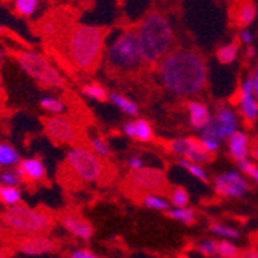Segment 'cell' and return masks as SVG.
<instances>
[{
  "label": "cell",
  "mask_w": 258,
  "mask_h": 258,
  "mask_svg": "<svg viewBox=\"0 0 258 258\" xmlns=\"http://www.w3.org/2000/svg\"><path fill=\"white\" fill-rule=\"evenodd\" d=\"M187 111H189V118H190V124L194 129H205L212 120L209 108L202 102H189Z\"/></svg>",
  "instance_id": "cell-17"
},
{
  "label": "cell",
  "mask_w": 258,
  "mask_h": 258,
  "mask_svg": "<svg viewBox=\"0 0 258 258\" xmlns=\"http://www.w3.org/2000/svg\"><path fill=\"white\" fill-rule=\"evenodd\" d=\"M200 142H202V145L205 146V149H206L208 152H211V154L217 152L218 148H220V140L212 139V137H205V136H202Z\"/></svg>",
  "instance_id": "cell-38"
},
{
  "label": "cell",
  "mask_w": 258,
  "mask_h": 258,
  "mask_svg": "<svg viewBox=\"0 0 258 258\" xmlns=\"http://www.w3.org/2000/svg\"><path fill=\"white\" fill-rule=\"evenodd\" d=\"M23 157L17 151L16 146H13L8 142H0V168L2 169H10V168H17Z\"/></svg>",
  "instance_id": "cell-18"
},
{
  "label": "cell",
  "mask_w": 258,
  "mask_h": 258,
  "mask_svg": "<svg viewBox=\"0 0 258 258\" xmlns=\"http://www.w3.org/2000/svg\"><path fill=\"white\" fill-rule=\"evenodd\" d=\"M108 68L114 73L127 74L139 71L145 61L136 31H121L105 49Z\"/></svg>",
  "instance_id": "cell-5"
},
{
  "label": "cell",
  "mask_w": 258,
  "mask_h": 258,
  "mask_svg": "<svg viewBox=\"0 0 258 258\" xmlns=\"http://www.w3.org/2000/svg\"><path fill=\"white\" fill-rule=\"evenodd\" d=\"M43 127L49 140L55 145L73 148L82 143V129L68 115H49L43 120Z\"/></svg>",
  "instance_id": "cell-9"
},
{
  "label": "cell",
  "mask_w": 258,
  "mask_h": 258,
  "mask_svg": "<svg viewBox=\"0 0 258 258\" xmlns=\"http://www.w3.org/2000/svg\"><path fill=\"white\" fill-rule=\"evenodd\" d=\"M57 31H58V23L54 22V20H46L42 23V32H43V36L46 37H52L57 34Z\"/></svg>",
  "instance_id": "cell-37"
},
{
  "label": "cell",
  "mask_w": 258,
  "mask_h": 258,
  "mask_svg": "<svg viewBox=\"0 0 258 258\" xmlns=\"http://www.w3.org/2000/svg\"><path fill=\"white\" fill-rule=\"evenodd\" d=\"M238 166H240V169H241L243 172H246L249 177H253V174H255V171H256V166H255L253 163H250V161H249L247 158L240 160V161H238Z\"/></svg>",
  "instance_id": "cell-40"
},
{
  "label": "cell",
  "mask_w": 258,
  "mask_h": 258,
  "mask_svg": "<svg viewBox=\"0 0 258 258\" xmlns=\"http://www.w3.org/2000/svg\"><path fill=\"white\" fill-rule=\"evenodd\" d=\"M237 252H238V249H237L232 243H229V241H220V243H218V253H220L221 256L232 258V256L237 255Z\"/></svg>",
  "instance_id": "cell-36"
},
{
  "label": "cell",
  "mask_w": 258,
  "mask_h": 258,
  "mask_svg": "<svg viewBox=\"0 0 258 258\" xmlns=\"http://www.w3.org/2000/svg\"><path fill=\"white\" fill-rule=\"evenodd\" d=\"M180 166H183L189 174H192L194 177H197L203 183H208V175H206V172L203 171V168L200 165H196V163H192V161H187L184 158V160H180Z\"/></svg>",
  "instance_id": "cell-33"
},
{
  "label": "cell",
  "mask_w": 258,
  "mask_h": 258,
  "mask_svg": "<svg viewBox=\"0 0 258 258\" xmlns=\"http://www.w3.org/2000/svg\"><path fill=\"white\" fill-rule=\"evenodd\" d=\"M2 57H4V52H2V49H0V64H2Z\"/></svg>",
  "instance_id": "cell-51"
},
{
  "label": "cell",
  "mask_w": 258,
  "mask_h": 258,
  "mask_svg": "<svg viewBox=\"0 0 258 258\" xmlns=\"http://www.w3.org/2000/svg\"><path fill=\"white\" fill-rule=\"evenodd\" d=\"M19 68L36 83L43 88L63 89L67 86V77L55 64L42 52L32 49H22L16 54Z\"/></svg>",
  "instance_id": "cell-6"
},
{
  "label": "cell",
  "mask_w": 258,
  "mask_h": 258,
  "mask_svg": "<svg viewBox=\"0 0 258 258\" xmlns=\"http://www.w3.org/2000/svg\"><path fill=\"white\" fill-rule=\"evenodd\" d=\"M4 32H5V26H4V25H0V36H2Z\"/></svg>",
  "instance_id": "cell-48"
},
{
  "label": "cell",
  "mask_w": 258,
  "mask_h": 258,
  "mask_svg": "<svg viewBox=\"0 0 258 258\" xmlns=\"http://www.w3.org/2000/svg\"><path fill=\"white\" fill-rule=\"evenodd\" d=\"M0 203L7 208L22 205L20 187H11V186H4V184L0 186Z\"/></svg>",
  "instance_id": "cell-23"
},
{
  "label": "cell",
  "mask_w": 258,
  "mask_h": 258,
  "mask_svg": "<svg viewBox=\"0 0 258 258\" xmlns=\"http://www.w3.org/2000/svg\"><path fill=\"white\" fill-rule=\"evenodd\" d=\"M211 231L218 234V235H223V237H229V238H238L240 237V232L237 229L228 228V226H223V224H218V223L211 224Z\"/></svg>",
  "instance_id": "cell-34"
},
{
  "label": "cell",
  "mask_w": 258,
  "mask_h": 258,
  "mask_svg": "<svg viewBox=\"0 0 258 258\" xmlns=\"http://www.w3.org/2000/svg\"><path fill=\"white\" fill-rule=\"evenodd\" d=\"M39 106L42 111H45L49 115H67V111H68V106L64 103V100L51 94H46L42 97L39 100Z\"/></svg>",
  "instance_id": "cell-20"
},
{
  "label": "cell",
  "mask_w": 258,
  "mask_h": 258,
  "mask_svg": "<svg viewBox=\"0 0 258 258\" xmlns=\"http://www.w3.org/2000/svg\"><path fill=\"white\" fill-rule=\"evenodd\" d=\"M14 10L22 17L34 16L40 7V0H13Z\"/></svg>",
  "instance_id": "cell-25"
},
{
  "label": "cell",
  "mask_w": 258,
  "mask_h": 258,
  "mask_svg": "<svg viewBox=\"0 0 258 258\" xmlns=\"http://www.w3.org/2000/svg\"><path fill=\"white\" fill-rule=\"evenodd\" d=\"M232 258H240V256H232Z\"/></svg>",
  "instance_id": "cell-53"
},
{
  "label": "cell",
  "mask_w": 258,
  "mask_h": 258,
  "mask_svg": "<svg viewBox=\"0 0 258 258\" xmlns=\"http://www.w3.org/2000/svg\"><path fill=\"white\" fill-rule=\"evenodd\" d=\"M136 127H137V140L139 142L148 143L154 139V131L146 120H143V118L136 120Z\"/></svg>",
  "instance_id": "cell-31"
},
{
  "label": "cell",
  "mask_w": 258,
  "mask_h": 258,
  "mask_svg": "<svg viewBox=\"0 0 258 258\" xmlns=\"http://www.w3.org/2000/svg\"><path fill=\"white\" fill-rule=\"evenodd\" d=\"M208 63L205 55L190 48L172 49L158 63L163 86L178 97H192L208 86Z\"/></svg>",
  "instance_id": "cell-1"
},
{
  "label": "cell",
  "mask_w": 258,
  "mask_h": 258,
  "mask_svg": "<svg viewBox=\"0 0 258 258\" xmlns=\"http://www.w3.org/2000/svg\"><path fill=\"white\" fill-rule=\"evenodd\" d=\"M127 168L131 169V171H139L143 168V160L139 157V155H134L127 160Z\"/></svg>",
  "instance_id": "cell-42"
},
{
  "label": "cell",
  "mask_w": 258,
  "mask_h": 258,
  "mask_svg": "<svg viewBox=\"0 0 258 258\" xmlns=\"http://www.w3.org/2000/svg\"><path fill=\"white\" fill-rule=\"evenodd\" d=\"M0 186H2V181H0Z\"/></svg>",
  "instance_id": "cell-55"
},
{
  "label": "cell",
  "mask_w": 258,
  "mask_h": 258,
  "mask_svg": "<svg viewBox=\"0 0 258 258\" xmlns=\"http://www.w3.org/2000/svg\"><path fill=\"white\" fill-rule=\"evenodd\" d=\"M123 133L129 137L137 140V127H136V121H126L123 124Z\"/></svg>",
  "instance_id": "cell-41"
},
{
  "label": "cell",
  "mask_w": 258,
  "mask_h": 258,
  "mask_svg": "<svg viewBox=\"0 0 258 258\" xmlns=\"http://www.w3.org/2000/svg\"><path fill=\"white\" fill-rule=\"evenodd\" d=\"M0 2H2V0H0Z\"/></svg>",
  "instance_id": "cell-56"
},
{
  "label": "cell",
  "mask_w": 258,
  "mask_h": 258,
  "mask_svg": "<svg viewBox=\"0 0 258 258\" xmlns=\"http://www.w3.org/2000/svg\"><path fill=\"white\" fill-rule=\"evenodd\" d=\"M229 152L237 161L244 160L249 155V139L244 133L235 131L229 137Z\"/></svg>",
  "instance_id": "cell-19"
},
{
  "label": "cell",
  "mask_w": 258,
  "mask_h": 258,
  "mask_svg": "<svg viewBox=\"0 0 258 258\" xmlns=\"http://www.w3.org/2000/svg\"><path fill=\"white\" fill-rule=\"evenodd\" d=\"M256 183H258V168H256V171H255V174H253V177H252Z\"/></svg>",
  "instance_id": "cell-47"
},
{
  "label": "cell",
  "mask_w": 258,
  "mask_h": 258,
  "mask_svg": "<svg viewBox=\"0 0 258 258\" xmlns=\"http://www.w3.org/2000/svg\"><path fill=\"white\" fill-rule=\"evenodd\" d=\"M64 165L82 183H102L109 177L106 160L97 157L88 146H73L64 154Z\"/></svg>",
  "instance_id": "cell-7"
},
{
  "label": "cell",
  "mask_w": 258,
  "mask_h": 258,
  "mask_svg": "<svg viewBox=\"0 0 258 258\" xmlns=\"http://www.w3.org/2000/svg\"><path fill=\"white\" fill-rule=\"evenodd\" d=\"M126 187L140 202L148 194H171V186L168 183L166 174L155 168H142L139 171H131L126 178Z\"/></svg>",
  "instance_id": "cell-8"
},
{
  "label": "cell",
  "mask_w": 258,
  "mask_h": 258,
  "mask_svg": "<svg viewBox=\"0 0 258 258\" xmlns=\"http://www.w3.org/2000/svg\"><path fill=\"white\" fill-rule=\"evenodd\" d=\"M0 258H8V255H7V253H4L2 250H0Z\"/></svg>",
  "instance_id": "cell-50"
},
{
  "label": "cell",
  "mask_w": 258,
  "mask_h": 258,
  "mask_svg": "<svg viewBox=\"0 0 258 258\" xmlns=\"http://www.w3.org/2000/svg\"><path fill=\"white\" fill-rule=\"evenodd\" d=\"M0 181H2L4 186H11V187H20V184L25 183L19 168H10L0 171Z\"/></svg>",
  "instance_id": "cell-27"
},
{
  "label": "cell",
  "mask_w": 258,
  "mask_h": 258,
  "mask_svg": "<svg viewBox=\"0 0 258 258\" xmlns=\"http://www.w3.org/2000/svg\"><path fill=\"white\" fill-rule=\"evenodd\" d=\"M88 148L102 160H108L112 155L111 146L108 145V142H105L102 137H91L88 140Z\"/></svg>",
  "instance_id": "cell-26"
},
{
  "label": "cell",
  "mask_w": 258,
  "mask_h": 258,
  "mask_svg": "<svg viewBox=\"0 0 258 258\" xmlns=\"http://www.w3.org/2000/svg\"><path fill=\"white\" fill-rule=\"evenodd\" d=\"M253 55H255V48H253V46H249V48H247V57L252 58Z\"/></svg>",
  "instance_id": "cell-46"
},
{
  "label": "cell",
  "mask_w": 258,
  "mask_h": 258,
  "mask_svg": "<svg viewBox=\"0 0 258 258\" xmlns=\"http://www.w3.org/2000/svg\"><path fill=\"white\" fill-rule=\"evenodd\" d=\"M199 250L205 255H214L218 252V243H215L212 240H206L202 244H199Z\"/></svg>",
  "instance_id": "cell-39"
},
{
  "label": "cell",
  "mask_w": 258,
  "mask_h": 258,
  "mask_svg": "<svg viewBox=\"0 0 258 258\" xmlns=\"http://www.w3.org/2000/svg\"><path fill=\"white\" fill-rule=\"evenodd\" d=\"M237 103L240 105V111L244 120V124L252 126L253 121L258 117V103L255 100V95H253V88H252V79L247 77L238 92V99Z\"/></svg>",
  "instance_id": "cell-14"
},
{
  "label": "cell",
  "mask_w": 258,
  "mask_h": 258,
  "mask_svg": "<svg viewBox=\"0 0 258 258\" xmlns=\"http://www.w3.org/2000/svg\"><path fill=\"white\" fill-rule=\"evenodd\" d=\"M252 79V88H253V95H255V100L258 103V61L255 64V68H253V73L250 76Z\"/></svg>",
  "instance_id": "cell-43"
},
{
  "label": "cell",
  "mask_w": 258,
  "mask_h": 258,
  "mask_svg": "<svg viewBox=\"0 0 258 258\" xmlns=\"http://www.w3.org/2000/svg\"><path fill=\"white\" fill-rule=\"evenodd\" d=\"M143 206H146L148 209H154V211H169V203L166 200H163L161 197H157L155 194H148L142 199Z\"/></svg>",
  "instance_id": "cell-28"
},
{
  "label": "cell",
  "mask_w": 258,
  "mask_h": 258,
  "mask_svg": "<svg viewBox=\"0 0 258 258\" xmlns=\"http://www.w3.org/2000/svg\"><path fill=\"white\" fill-rule=\"evenodd\" d=\"M64 49L77 71L92 73L105 55L106 29L95 25H77L70 31Z\"/></svg>",
  "instance_id": "cell-2"
},
{
  "label": "cell",
  "mask_w": 258,
  "mask_h": 258,
  "mask_svg": "<svg viewBox=\"0 0 258 258\" xmlns=\"http://www.w3.org/2000/svg\"><path fill=\"white\" fill-rule=\"evenodd\" d=\"M256 145H258V137H256Z\"/></svg>",
  "instance_id": "cell-52"
},
{
  "label": "cell",
  "mask_w": 258,
  "mask_h": 258,
  "mask_svg": "<svg viewBox=\"0 0 258 258\" xmlns=\"http://www.w3.org/2000/svg\"><path fill=\"white\" fill-rule=\"evenodd\" d=\"M0 88H2V83H0Z\"/></svg>",
  "instance_id": "cell-54"
},
{
  "label": "cell",
  "mask_w": 258,
  "mask_h": 258,
  "mask_svg": "<svg viewBox=\"0 0 258 258\" xmlns=\"http://www.w3.org/2000/svg\"><path fill=\"white\" fill-rule=\"evenodd\" d=\"M23 175L25 181L29 183H40L46 178V166L43 160L39 157H26L20 161L17 166Z\"/></svg>",
  "instance_id": "cell-15"
},
{
  "label": "cell",
  "mask_w": 258,
  "mask_h": 258,
  "mask_svg": "<svg viewBox=\"0 0 258 258\" xmlns=\"http://www.w3.org/2000/svg\"><path fill=\"white\" fill-rule=\"evenodd\" d=\"M14 249L25 256H45L58 250V241L49 234L19 237L14 241Z\"/></svg>",
  "instance_id": "cell-10"
},
{
  "label": "cell",
  "mask_w": 258,
  "mask_h": 258,
  "mask_svg": "<svg viewBox=\"0 0 258 258\" xmlns=\"http://www.w3.org/2000/svg\"><path fill=\"white\" fill-rule=\"evenodd\" d=\"M215 192L223 197H241L249 190L246 180L237 172H226L215 178Z\"/></svg>",
  "instance_id": "cell-13"
},
{
  "label": "cell",
  "mask_w": 258,
  "mask_h": 258,
  "mask_svg": "<svg viewBox=\"0 0 258 258\" xmlns=\"http://www.w3.org/2000/svg\"><path fill=\"white\" fill-rule=\"evenodd\" d=\"M243 258H258V250H244Z\"/></svg>",
  "instance_id": "cell-45"
},
{
  "label": "cell",
  "mask_w": 258,
  "mask_h": 258,
  "mask_svg": "<svg viewBox=\"0 0 258 258\" xmlns=\"http://www.w3.org/2000/svg\"><path fill=\"white\" fill-rule=\"evenodd\" d=\"M67 258H100V256L88 247H76L68 253Z\"/></svg>",
  "instance_id": "cell-35"
},
{
  "label": "cell",
  "mask_w": 258,
  "mask_h": 258,
  "mask_svg": "<svg viewBox=\"0 0 258 258\" xmlns=\"http://www.w3.org/2000/svg\"><path fill=\"white\" fill-rule=\"evenodd\" d=\"M192 145H194V139H175V140L169 142V149L180 157H186L189 154Z\"/></svg>",
  "instance_id": "cell-30"
},
{
  "label": "cell",
  "mask_w": 258,
  "mask_h": 258,
  "mask_svg": "<svg viewBox=\"0 0 258 258\" xmlns=\"http://www.w3.org/2000/svg\"><path fill=\"white\" fill-rule=\"evenodd\" d=\"M237 126V117L229 108H218L215 117L211 120V123L203 129L205 137H212L217 140L229 139L235 133Z\"/></svg>",
  "instance_id": "cell-12"
},
{
  "label": "cell",
  "mask_w": 258,
  "mask_h": 258,
  "mask_svg": "<svg viewBox=\"0 0 258 258\" xmlns=\"http://www.w3.org/2000/svg\"><path fill=\"white\" fill-rule=\"evenodd\" d=\"M168 217L174 218V220H178L184 224H194V221H196V212H194L192 209L189 208H181V209H169L168 212Z\"/></svg>",
  "instance_id": "cell-29"
},
{
  "label": "cell",
  "mask_w": 258,
  "mask_h": 258,
  "mask_svg": "<svg viewBox=\"0 0 258 258\" xmlns=\"http://www.w3.org/2000/svg\"><path fill=\"white\" fill-rule=\"evenodd\" d=\"M238 49H240V45L237 42L226 43V45H223V46H220L217 49V60L221 64H229V63H232L237 58Z\"/></svg>",
  "instance_id": "cell-24"
},
{
  "label": "cell",
  "mask_w": 258,
  "mask_h": 258,
  "mask_svg": "<svg viewBox=\"0 0 258 258\" xmlns=\"http://www.w3.org/2000/svg\"><path fill=\"white\" fill-rule=\"evenodd\" d=\"M115 108H118L121 112L131 115V117H137L139 115V106L137 103H134L131 99H127L126 95L120 94V92H109V99H108Z\"/></svg>",
  "instance_id": "cell-21"
},
{
  "label": "cell",
  "mask_w": 258,
  "mask_h": 258,
  "mask_svg": "<svg viewBox=\"0 0 258 258\" xmlns=\"http://www.w3.org/2000/svg\"><path fill=\"white\" fill-rule=\"evenodd\" d=\"M82 94L83 97L94 102H106L109 99V92L106 91V88L102 83L97 82H88L82 86Z\"/></svg>",
  "instance_id": "cell-22"
},
{
  "label": "cell",
  "mask_w": 258,
  "mask_h": 258,
  "mask_svg": "<svg viewBox=\"0 0 258 258\" xmlns=\"http://www.w3.org/2000/svg\"><path fill=\"white\" fill-rule=\"evenodd\" d=\"M57 221L70 235L76 237L80 241H91L95 235V229L89 220L82 217L74 211H64L57 217Z\"/></svg>",
  "instance_id": "cell-11"
},
{
  "label": "cell",
  "mask_w": 258,
  "mask_h": 258,
  "mask_svg": "<svg viewBox=\"0 0 258 258\" xmlns=\"http://www.w3.org/2000/svg\"><path fill=\"white\" fill-rule=\"evenodd\" d=\"M4 226L19 237L42 235L52 231L55 218L45 209L31 208L26 205H17L13 208H5L0 214Z\"/></svg>",
  "instance_id": "cell-4"
},
{
  "label": "cell",
  "mask_w": 258,
  "mask_h": 258,
  "mask_svg": "<svg viewBox=\"0 0 258 258\" xmlns=\"http://www.w3.org/2000/svg\"><path fill=\"white\" fill-rule=\"evenodd\" d=\"M240 40L243 42V43H246V45H249V46H252V42H253V37H252V32L247 29V28H244V29H241V32H240Z\"/></svg>",
  "instance_id": "cell-44"
},
{
  "label": "cell",
  "mask_w": 258,
  "mask_h": 258,
  "mask_svg": "<svg viewBox=\"0 0 258 258\" xmlns=\"http://www.w3.org/2000/svg\"><path fill=\"white\" fill-rule=\"evenodd\" d=\"M4 228H5V226H4V223H2V220H0V234H2V231H4Z\"/></svg>",
  "instance_id": "cell-49"
},
{
  "label": "cell",
  "mask_w": 258,
  "mask_h": 258,
  "mask_svg": "<svg viewBox=\"0 0 258 258\" xmlns=\"http://www.w3.org/2000/svg\"><path fill=\"white\" fill-rule=\"evenodd\" d=\"M232 17L237 26L247 28L256 19V5L253 0H234Z\"/></svg>",
  "instance_id": "cell-16"
},
{
  "label": "cell",
  "mask_w": 258,
  "mask_h": 258,
  "mask_svg": "<svg viewBox=\"0 0 258 258\" xmlns=\"http://www.w3.org/2000/svg\"><path fill=\"white\" fill-rule=\"evenodd\" d=\"M169 197H171L172 205L178 209L186 208L189 203V194L184 187H174L169 194Z\"/></svg>",
  "instance_id": "cell-32"
},
{
  "label": "cell",
  "mask_w": 258,
  "mask_h": 258,
  "mask_svg": "<svg viewBox=\"0 0 258 258\" xmlns=\"http://www.w3.org/2000/svg\"><path fill=\"white\" fill-rule=\"evenodd\" d=\"M137 39L145 64L158 67L174 45V29L166 16L161 13H149L139 25Z\"/></svg>",
  "instance_id": "cell-3"
}]
</instances>
